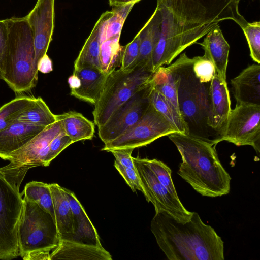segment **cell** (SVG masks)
<instances>
[{
	"label": "cell",
	"instance_id": "27",
	"mask_svg": "<svg viewBox=\"0 0 260 260\" xmlns=\"http://www.w3.org/2000/svg\"><path fill=\"white\" fill-rule=\"evenodd\" d=\"M149 100L150 104L177 132L187 135V129L180 113L167 99L154 88L152 85L149 95Z\"/></svg>",
	"mask_w": 260,
	"mask_h": 260
},
{
	"label": "cell",
	"instance_id": "26",
	"mask_svg": "<svg viewBox=\"0 0 260 260\" xmlns=\"http://www.w3.org/2000/svg\"><path fill=\"white\" fill-rule=\"evenodd\" d=\"M99 27L98 21L74 62V70L90 67L101 71Z\"/></svg>",
	"mask_w": 260,
	"mask_h": 260
},
{
	"label": "cell",
	"instance_id": "21",
	"mask_svg": "<svg viewBox=\"0 0 260 260\" xmlns=\"http://www.w3.org/2000/svg\"><path fill=\"white\" fill-rule=\"evenodd\" d=\"M111 255L103 246L71 241H59L50 254V260H111Z\"/></svg>",
	"mask_w": 260,
	"mask_h": 260
},
{
	"label": "cell",
	"instance_id": "13",
	"mask_svg": "<svg viewBox=\"0 0 260 260\" xmlns=\"http://www.w3.org/2000/svg\"><path fill=\"white\" fill-rule=\"evenodd\" d=\"M150 82L139 90L111 115L108 120L98 127V135L105 144L119 137L137 123L147 110Z\"/></svg>",
	"mask_w": 260,
	"mask_h": 260
},
{
	"label": "cell",
	"instance_id": "34",
	"mask_svg": "<svg viewBox=\"0 0 260 260\" xmlns=\"http://www.w3.org/2000/svg\"><path fill=\"white\" fill-rule=\"evenodd\" d=\"M141 34L142 29L138 32L130 43L123 47L119 68L122 71H129L136 68L139 53Z\"/></svg>",
	"mask_w": 260,
	"mask_h": 260
},
{
	"label": "cell",
	"instance_id": "19",
	"mask_svg": "<svg viewBox=\"0 0 260 260\" xmlns=\"http://www.w3.org/2000/svg\"><path fill=\"white\" fill-rule=\"evenodd\" d=\"M198 44L204 50V55L213 63L217 74L222 80L226 81L230 45L220 26H215L205 36L203 41Z\"/></svg>",
	"mask_w": 260,
	"mask_h": 260
},
{
	"label": "cell",
	"instance_id": "7",
	"mask_svg": "<svg viewBox=\"0 0 260 260\" xmlns=\"http://www.w3.org/2000/svg\"><path fill=\"white\" fill-rule=\"evenodd\" d=\"M153 73L146 67L137 66L131 71L118 69L109 74L94 105V124L98 127L103 125L115 110L149 84Z\"/></svg>",
	"mask_w": 260,
	"mask_h": 260
},
{
	"label": "cell",
	"instance_id": "24",
	"mask_svg": "<svg viewBox=\"0 0 260 260\" xmlns=\"http://www.w3.org/2000/svg\"><path fill=\"white\" fill-rule=\"evenodd\" d=\"M56 118L60 122L65 133L73 143L91 140L93 137L95 124L82 114L75 111H69L56 115Z\"/></svg>",
	"mask_w": 260,
	"mask_h": 260
},
{
	"label": "cell",
	"instance_id": "6",
	"mask_svg": "<svg viewBox=\"0 0 260 260\" xmlns=\"http://www.w3.org/2000/svg\"><path fill=\"white\" fill-rule=\"evenodd\" d=\"M19 256L23 259L31 252H50L58 245L55 222L51 215L26 197L17 226Z\"/></svg>",
	"mask_w": 260,
	"mask_h": 260
},
{
	"label": "cell",
	"instance_id": "10",
	"mask_svg": "<svg viewBox=\"0 0 260 260\" xmlns=\"http://www.w3.org/2000/svg\"><path fill=\"white\" fill-rule=\"evenodd\" d=\"M177 132L150 103L142 118L122 135L105 143L102 151L137 148L146 146L162 137Z\"/></svg>",
	"mask_w": 260,
	"mask_h": 260
},
{
	"label": "cell",
	"instance_id": "15",
	"mask_svg": "<svg viewBox=\"0 0 260 260\" xmlns=\"http://www.w3.org/2000/svg\"><path fill=\"white\" fill-rule=\"evenodd\" d=\"M208 96V125L221 138V133L232 109L226 81L222 80L216 73L210 83Z\"/></svg>",
	"mask_w": 260,
	"mask_h": 260
},
{
	"label": "cell",
	"instance_id": "2",
	"mask_svg": "<svg viewBox=\"0 0 260 260\" xmlns=\"http://www.w3.org/2000/svg\"><path fill=\"white\" fill-rule=\"evenodd\" d=\"M150 229L169 260H223L224 243L214 229L193 212L190 219L179 222L165 212L155 213Z\"/></svg>",
	"mask_w": 260,
	"mask_h": 260
},
{
	"label": "cell",
	"instance_id": "33",
	"mask_svg": "<svg viewBox=\"0 0 260 260\" xmlns=\"http://www.w3.org/2000/svg\"><path fill=\"white\" fill-rule=\"evenodd\" d=\"M159 181L174 197L179 198L171 177V170L163 162L156 159L144 158Z\"/></svg>",
	"mask_w": 260,
	"mask_h": 260
},
{
	"label": "cell",
	"instance_id": "29",
	"mask_svg": "<svg viewBox=\"0 0 260 260\" xmlns=\"http://www.w3.org/2000/svg\"><path fill=\"white\" fill-rule=\"evenodd\" d=\"M17 120L46 127L55 122L57 118L42 98L38 97L31 106L20 114Z\"/></svg>",
	"mask_w": 260,
	"mask_h": 260
},
{
	"label": "cell",
	"instance_id": "41",
	"mask_svg": "<svg viewBox=\"0 0 260 260\" xmlns=\"http://www.w3.org/2000/svg\"><path fill=\"white\" fill-rule=\"evenodd\" d=\"M38 72L47 74L53 70L52 62L48 55H44L39 61L37 64Z\"/></svg>",
	"mask_w": 260,
	"mask_h": 260
},
{
	"label": "cell",
	"instance_id": "39",
	"mask_svg": "<svg viewBox=\"0 0 260 260\" xmlns=\"http://www.w3.org/2000/svg\"><path fill=\"white\" fill-rule=\"evenodd\" d=\"M9 47V32L5 20H0V79H3Z\"/></svg>",
	"mask_w": 260,
	"mask_h": 260
},
{
	"label": "cell",
	"instance_id": "35",
	"mask_svg": "<svg viewBox=\"0 0 260 260\" xmlns=\"http://www.w3.org/2000/svg\"><path fill=\"white\" fill-rule=\"evenodd\" d=\"M242 29L245 35L250 50L251 58L260 63V22H248Z\"/></svg>",
	"mask_w": 260,
	"mask_h": 260
},
{
	"label": "cell",
	"instance_id": "1",
	"mask_svg": "<svg viewBox=\"0 0 260 260\" xmlns=\"http://www.w3.org/2000/svg\"><path fill=\"white\" fill-rule=\"evenodd\" d=\"M240 0H157L161 34L172 39L182 52L224 20L241 28L248 23L240 13Z\"/></svg>",
	"mask_w": 260,
	"mask_h": 260
},
{
	"label": "cell",
	"instance_id": "3",
	"mask_svg": "<svg viewBox=\"0 0 260 260\" xmlns=\"http://www.w3.org/2000/svg\"><path fill=\"white\" fill-rule=\"evenodd\" d=\"M168 136L182 158L177 173L197 192L213 198L229 193L231 177L219 160L215 145L179 132Z\"/></svg>",
	"mask_w": 260,
	"mask_h": 260
},
{
	"label": "cell",
	"instance_id": "4",
	"mask_svg": "<svg viewBox=\"0 0 260 260\" xmlns=\"http://www.w3.org/2000/svg\"><path fill=\"white\" fill-rule=\"evenodd\" d=\"M192 58L185 53L171 64L178 82V101L187 135L216 145L220 136L208 125L210 84L202 83L194 75Z\"/></svg>",
	"mask_w": 260,
	"mask_h": 260
},
{
	"label": "cell",
	"instance_id": "43",
	"mask_svg": "<svg viewBox=\"0 0 260 260\" xmlns=\"http://www.w3.org/2000/svg\"><path fill=\"white\" fill-rule=\"evenodd\" d=\"M68 83L71 89L78 88L80 85V81L77 76L73 74L68 78Z\"/></svg>",
	"mask_w": 260,
	"mask_h": 260
},
{
	"label": "cell",
	"instance_id": "38",
	"mask_svg": "<svg viewBox=\"0 0 260 260\" xmlns=\"http://www.w3.org/2000/svg\"><path fill=\"white\" fill-rule=\"evenodd\" d=\"M114 166L133 192L138 190L143 193V190L135 168L134 169L125 168L115 160Z\"/></svg>",
	"mask_w": 260,
	"mask_h": 260
},
{
	"label": "cell",
	"instance_id": "14",
	"mask_svg": "<svg viewBox=\"0 0 260 260\" xmlns=\"http://www.w3.org/2000/svg\"><path fill=\"white\" fill-rule=\"evenodd\" d=\"M55 0H37L25 18L30 27L35 46V68L39 60L47 54L54 28Z\"/></svg>",
	"mask_w": 260,
	"mask_h": 260
},
{
	"label": "cell",
	"instance_id": "9",
	"mask_svg": "<svg viewBox=\"0 0 260 260\" xmlns=\"http://www.w3.org/2000/svg\"><path fill=\"white\" fill-rule=\"evenodd\" d=\"M0 173V259L19 256L17 226L23 198Z\"/></svg>",
	"mask_w": 260,
	"mask_h": 260
},
{
	"label": "cell",
	"instance_id": "17",
	"mask_svg": "<svg viewBox=\"0 0 260 260\" xmlns=\"http://www.w3.org/2000/svg\"><path fill=\"white\" fill-rule=\"evenodd\" d=\"M63 188L72 212L74 237L71 241L102 246L97 231L80 202L73 192Z\"/></svg>",
	"mask_w": 260,
	"mask_h": 260
},
{
	"label": "cell",
	"instance_id": "30",
	"mask_svg": "<svg viewBox=\"0 0 260 260\" xmlns=\"http://www.w3.org/2000/svg\"><path fill=\"white\" fill-rule=\"evenodd\" d=\"M36 98L20 95L0 107V131L15 121L20 114L31 106Z\"/></svg>",
	"mask_w": 260,
	"mask_h": 260
},
{
	"label": "cell",
	"instance_id": "8",
	"mask_svg": "<svg viewBox=\"0 0 260 260\" xmlns=\"http://www.w3.org/2000/svg\"><path fill=\"white\" fill-rule=\"evenodd\" d=\"M62 129L61 123L57 119L23 147L10 154L7 158L10 163L0 168V173L16 190L19 191L20 185L30 169L44 167L50 143Z\"/></svg>",
	"mask_w": 260,
	"mask_h": 260
},
{
	"label": "cell",
	"instance_id": "37",
	"mask_svg": "<svg viewBox=\"0 0 260 260\" xmlns=\"http://www.w3.org/2000/svg\"><path fill=\"white\" fill-rule=\"evenodd\" d=\"M74 143L63 129L51 141L48 155L44 167L48 166L51 161L58 155L64 149Z\"/></svg>",
	"mask_w": 260,
	"mask_h": 260
},
{
	"label": "cell",
	"instance_id": "22",
	"mask_svg": "<svg viewBox=\"0 0 260 260\" xmlns=\"http://www.w3.org/2000/svg\"><path fill=\"white\" fill-rule=\"evenodd\" d=\"M49 187L59 240L72 241L74 237L72 212L64 188L57 183L49 184Z\"/></svg>",
	"mask_w": 260,
	"mask_h": 260
},
{
	"label": "cell",
	"instance_id": "16",
	"mask_svg": "<svg viewBox=\"0 0 260 260\" xmlns=\"http://www.w3.org/2000/svg\"><path fill=\"white\" fill-rule=\"evenodd\" d=\"M45 127L18 120L0 131V158L7 160L12 152L23 147Z\"/></svg>",
	"mask_w": 260,
	"mask_h": 260
},
{
	"label": "cell",
	"instance_id": "20",
	"mask_svg": "<svg viewBox=\"0 0 260 260\" xmlns=\"http://www.w3.org/2000/svg\"><path fill=\"white\" fill-rule=\"evenodd\" d=\"M73 74L78 77L80 86L71 89V95L93 105L97 102L109 74L90 67L74 70Z\"/></svg>",
	"mask_w": 260,
	"mask_h": 260
},
{
	"label": "cell",
	"instance_id": "28",
	"mask_svg": "<svg viewBox=\"0 0 260 260\" xmlns=\"http://www.w3.org/2000/svg\"><path fill=\"white\" fill-rule=\"evenodd\" d=\"M120 35L105 39L100 43V61L101 71L110 74L120 66L123 47L120 45Z\"/></svg>",
	"mask_w": 260,
	"mask_h": 260
},
{
	"label": "cell",
	"instance_id": "32",
	"mask_svg": "<svg viewBox=\"0 0 260 260\" xmlns=\"http://www.w3.org/2000/svg\"><path fill=\"white\" fill-rule=\"evenodd\" d=\"M134 3L114 7L113 15L108 20L104 35L100 38V43L105 39L120 35L124 23L132 10Z\"/></svg>",
	"mask_w": 260,
	"mask_h": 260
},
{
	"label": "cell",
	"instance_id": "12",
	"mask_svg": "<svg viewBox=\"0 0 260 260\" xmlns=\"http://www.w3.org/2000/svg\"><path fill=\"white\" fill-rule=\"evenodd\" d=\"M146 200L154 206L155 213L165 212L177 221L184 223L188 221L192 212L188 211L179 198L173 196L159 181L144 158L133 157Z\"/></svg>",
	"mask_w": 260,
	"mask_h": 260
},
{
	"label": "cell",
	"instance_id": "42",
	"mask_svg": "<svg viewBox=\"0 0 260 260\" xmlns=\"http://www.w3.org/2000/svg\"><path fill=\"white\" fill-rule=\"evenodd\" d=\"M25 260H50V252L37 251L30 253L24 258Z\"/></svg>",
	"mask_w": 260,
	"mask_h": 260
},
{
	"label": "cell",
	"instance_id": "31",
	"mask_svg": "<svg viewBox=\"0 0 260 260\" xmlns=\"http://www.w3.org/2000/svg\"><path fill=\"white\" fill-rule=\"evenodd\" d=\"M36 202L49 212L55 220L53 204L49 184L42 182L31 181L26 184L21 193Z\"/></svg>",
	"mask_w": 260,
	"mask_h": 260
},
{
	"label": "cell",
	"instance_id": "18",
	"mask_svg": "<svg viewBox=\"0 0 260 260\" xmlns=\"http://www.w3.org/2000/svg\"><path fill=\"white\" fill-rule=\"evenodd\" d=\"M236 103L260 105V65L254 63L244 69L231 81Z\"/></svg>",
	"mask_w": 260,
	"mask_h": 260
},
{
	"label": "cell",
	"instance_id": "25",
	"mask_svg": "<svg viewBox=\"0 0 260 260\" xmlns=\"http://www.w3.org/2000/svg\"><path fill=\"white\" fill-rule=\"evenodd\" d=\"M150 82L153 88L167 99L180 112L177 78L171 66L158 68L153 73Z\"/></svg>",
	"mask_w": 260,
	"mask_h": 260
},
{
	"label": "cell",
	"instance_id": "40",
	"mask_svg": "<svg viewBox=\"0 0 260 260\" xmlns=\"http://www.w3.org/2000/svg\"><path fill=\"white\" fill-rule=\"evenodd\" d=\"M134 149L133 148H122L110 150L114 155L115 160L118 161L122 166L128 168H135L133 161L132 153Z\"/></svg>",
	"mask_w": 260,
	"mask_h": 260
},
{
	"label": "cell",
	"instance_id": "11",
	"mask_svg": "<svg viewBox=\"0 0 260 260\" xmlns=\"http://www.w3.org/2000/svg\"><path fill=\"white\" fill-rule=\"evenodd\" d=\"M221 140L236 146L249 145L260 150V105L236 103L220 134Z\"/></svg>",
	"mask_w": 260,
	"mask_h": 260
},
{
	"label": "cell",
	"instance_id": "23",
	"mask_svg": "<svg viewBox=\"0 0 260 260\" xmlns=\"http://www.w3.org/2000/svg\"><path fill=\"white\" fill-rule=\"evenodd\" d=\"M161 16L156 7L149 20L141 28V41L137 65L149 67L153 50L159 40L161 32Z\"/></svg>",
	"mask_w": 260,
	"mask_h": 260
},
{
	"label": "cell",
	"instance_id": "44",
	"mask_svg": "<svg viewBox=\"0 0 260 260\" xmlns=\"http://www.w3.org/2000/svg\"><path fill=\"white\" fill-rule=\"evenodd\" d=\"M141 0H108L111 6L116 7L130 3H136Z\"/></svg>",
	"mask_w": 260,
	"mask_h": 260
},
{
	"label": "cell",
	"instance_id": "36",
	"mask_svg": "<svg viewBox=\"0 0 260 260\" xmlns=\"http://www.w3.org/2000/svg\"><path fill=\"white\" fill-rule=\"evenodd\" d=\"M192 69L196 77L200 82L210 84L216 73L211 61L205 55L192 58Z\"/></svg>",
	"mask_w": 260,
	"mask_h": 260
},
{
	"label": "cell",
	"instance_id": "5",
	"mask_svg": "<svg viewBox=\"0 0 260 260\" xmlns=\"http://www.w3.org/2000/svg\"><path fill=\"white\" fill-rule=\"evenodd\" d=\"M9 47L3 79L17 94L30 91L37 83L32 34L25 17L5 19Z\"/></svg>",
	"mask_w": 260,
	"mask_h": 260
}]
</instances>
